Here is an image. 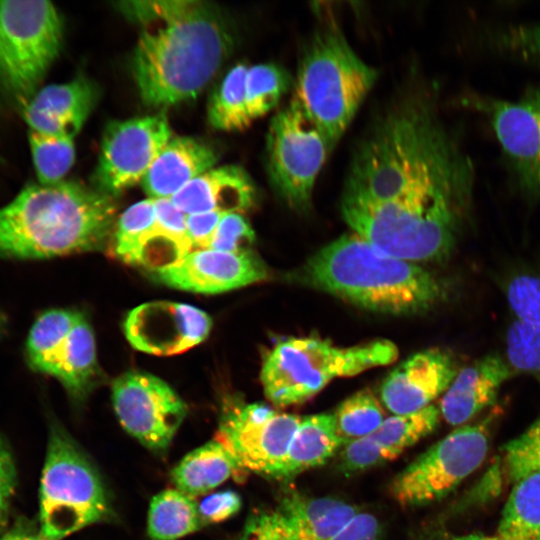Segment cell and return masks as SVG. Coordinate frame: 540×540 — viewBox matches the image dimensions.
Segmentation results:
<instances>
[{"instance_id":"cell-1","label":"cell","mask_w":540,"mask_h":540,"mask_svg":"<svg viewBox=\"0 0 540 540\" xmlns=\"http://www.w3.org/2000/svg\"><path fill=\"white\" fill-rule=\"evenodd\" d=\"M436 96L412 78L374 114L352 151L341 197L460 228L475 170Z\"/></svg>"},{"instance_id":"cell-2","label":"cell","mask_w":540,"mask_h":540,"mask_svg":"<svg viewBox=\"0 0 540 540\" xmlns=\"http://www.w3.org/2000/svg\"><path fill=\"white\" fill-rule=\"evenodd\" d=\"M117 7L138 27L132 73L148 106L166 107L195 98L232 49L229 25L211 3L132 0Z\"/></svg>"},{"instance_id":"cell-3","label":"cell","mask_w":540,"mask_h":540,"mask_svg":"<svg viewBox=\"0 0 540 540\" xmlns=\"http://www.w3.org/2000/svg\"><path fill=\"white\" fill-rule=\"evenodd\" d=\"M112 198L65 180L25 186L0 208V258L41 260L101 248L115 221Z\"/></svg>"},{"instance_id":"cell-4","label":"cell","mask_w":540,"mask_h":540,"mask_svg":"<svg viewBox=\"0 0 540 540\" xmlns=\"http://www.w3.org/2000/svg\"><path fill=\"white\" fill-rule=\"evenodd\" d=\"M296 280L362 308L393 315L426 312L447 295L433 274L378 251L354 232L317 251L296 273Z\"/></svg>"},{"instance_id":"cell-5","label":"cell","mask_w":540,"mask_h":540,"mask_svg":"<svg viewBox=\"0 0 540 540\" xmlns=\"http://www.w3.org/2000/svg\"><path fill=\"white\" fill-rule=\"evenodd\" d=\"M377 77V70L357 55L340 28L325 24L317 29L301 53L292 99L335 147Z\"/></svg>"},{"instance_id":"cell-6","label":"cell","mask_w":540,"mask_h":540,"mask_svg":"<svg viewBox=\"0 0 540 540\" xmlns=\"http://www.w3.org/2000/svg\"><path fill=\"white\" fill-rule=\"evenodd\" d=\"M397 356V346L385 339L336 347L314 337L288 338L269 352L260 380L268 400L286 407L310 399L337 377L390 364Z\"/></svg>"},{"instance_id":"cell-7","label":"cell","mask_w":540,"mask_h":540,"mask_svg":"<svg viewBox=\"0 0 540 540\" xmlns=\"http://www.w3.org/2000/svg\"><path fill=\"white\" fill-rule=\"evenodd\" d=\"M110 513L98 471L70 435L52 425L39 489L41 534L62 540Z\"/></svg>"},{"instance_id":"cell-8","label":"cell","mask_w":540,"mask_h":540,"mask_svg":"<svg viewBox=\"0 0 540 540\" xmlns=\"http://www.w3.org/2000/svg\"><path fill=\"white\" fill-rule=\"evenodd\" d=\"M63 23L46 0L0 1V85L23 106L57 58Z\"/></svg>"},{"instance_id":"cell-9","label":"cell","mask_w":540,"mask_h":540,"mask_svg":"<svg viewBox=\"0 0 540 540\" xmlns=\"http://www.w3.org/2000/svg\"><path fill=\"white\" fill-rule=\"evenodd\" d=\"M266 139L272 187L291 209L307 211L316 179L334 146L292 98L272 117Z\"/></svg>"},{"instance_id":"cell-10","label":"cell","mask_w":540,"mask_h":540,"mask_svg":"<svg viewBox=\"0 0 540 540\" xmlns=\"http://www.w3.org/2000/svg\"><path fill=\"white\" fill-rule=\"evenodd\" d=\"M487 451L485 423L461 426L403 469L392 481L391 495L404 507L440 500L481 465Z\"/></svg>"},{"instance_id":"cell-11","label":"cell","mask_w":540,"mask_h":540,"mask_svg":"<svg viewBox=\"0 0 540 540\" xmlns=\"http://www.w3.org/2000/svg\"><path fill=\"white\" fill-rule=\"evenodd\" d=\"M171 138L163 114L110 122L103 133L93 174L95 189L114 197L141 183Z\"/></svg>"},{"instance_id":"cell-12","label":"cell","mask_w":540,"mask_h":540,"mask_svg":"<svg viewBox=\"0 0 540 540\" xmlns=\"http://www.w3.org/2000/svg\"><path fill=\"white\" fill-rule=\"evenodd\" d=\"M112 402L123 428L154 451L168 448L187 414L186 404L165 381L140 371L114 380Z\"/></svg>"},{"instance_id":"cell-13","label":"cell","mask_w":540,"mask_h":540,"mask_svg":"<svg viewBox=\"0 0 540 540\" xmlns=\"http://www.w3.org/2000/svg\"><path fill=\"white\" fill-rule=\"evenodd\" d=\"M300 420L261 403L235 404L223 414L216 439L244 470L272 477Z\"/></svg>"},{"instance_id":"cell-14","label":"cell","mask_w":540,"mask_h":540,"mask_svg":"<svg viewBox=\"0 0 540 540\" xmlns=\"http://www.w3.org/2000/svg\"><path fill=\"white\" fill-rule=\"evenodd\" d=\"M474 104L490 121L522 192L540 197V89L517 101L488 98Z\"/></svg>"},{"instance_id":"cell-15","label":"cell","mask_w":540,"mask_h":540,"mask_svg":"<svg viewBox=\"0 0 540 540\" xmlns=\"http://www.w3.org/2000/svg\"><path fill=\"white\" fill-rule=\"evenodd\" d=\"M212 326L203 310L185 303L153 301L132 309L124 332L137 350L169 356L182 353L204 341Z\"/></svg>"},{"instance_id":"cell-16","label":"cell","mask_w":540,"mask_h":540,"mask_svg":"<svg viewBox=\"0 0 540 540\" xmlns=\"http://www.w3.org/2000/svg\"><path fill=\"white\" fill-rule=\"evenodd\" d=\"M167 286L202 294H217L262 281L268 271L251 250L230 253L192 250L173 264L155 271Z\"/></svg>"},{"instance_id":"cell-17","label":"cell","mask_w":540,"mask_h":540,"mask_svg":"<svg viewBox=\"0 0 540 540\" xmlns=\"http://www.w3.org/2000/svg\"><path fill=\"white\" fill-rule=\"evenodd\" d=\"M456 375L449 353L439 348L418 352L385 378L380 389L382 402L394 415L420 411L445 392Z\"/></svg>"},{"instance_id":"cell-18","label":"cell","mask_w":540,"mask_h":540,"mask_svg":"<svg viewBox=\"0 0 540 540\" xmlns=\"http://www.w3.org/2000/svg\"><path fill=\"white\" fill-rule=\"evenodd\" d=\"M98 89L84 77L38 89L23 106L30 131L74 138L92 112Z\"/></svg>"},{"instance_id":"cell-19","label":"cell","mask_w":540,"mask_h":540,"mask_svg":"<svg viewBox=\"0 0 540 540\" xmlns=\"http://www.w3.org/2000/svg\"><path fill=\"white\" fill-rule=\"evenodd\" d=\"M512 368L498 354H488L457 373L440 402V413L451 425L469 421L492 405Z\"/></svg>"},{"instance_id":"cell-20","label":"cell","mask_w":540,"mask_h":540,"mask_svg":"<svg viewBox=\"0 0 540 540\" xmlns=\"http://www.w3.org/2000/svg\"><path fill=\"white\" fill-rule=\"evenodd\" d=\"M255 195V186L245 170L226 165L204 172L170 200L186 215L242 213L253 205Z\"/></svg>"},{"instance_id":"cell-21","label":"cell","mask_w":540,"mask_h":540,"mask_svg":"<svg viewBox=\"0 0 540 540\" xmlns=\"http://www.w3.org/2000/svg\"><path fill=\"white\" fill-rule=\"evenodd\" d=\"M216 162V151L204 142L172 137L142 180L143 190L151 199H171Z\"/></svg>"},{"instance_id":"cell-22","label":"cell","mask_w":540,"mask_h":540,"mask_svg":"<svg viewBox=\"0 0 540 540\" xmlns=\"http://www.w3.org/2000/svg\"><path fill=\"white\" fill-rule=\"evenodd\" d=\"M278 511L296 540H330L358 514L357 507L340 499L298 492L284 495Z\"/></svg>"},{"instance_id":"cell-23","label":"cell","mask_w":540,"mask_h":540,"mask_svg":"<svg viewBox=\"0 0 540 540\" xmlns=\"http://www.w3.org/2000/svg\"><path fill=\"white\" fill-rule=\"evenodd\" d=\"M341 445L344 442L336 431L333 413L303 417L271 478L288 481L308 469L323 465Z\"/></svg>"},{"instance_id":"cell-24","label":"cell","mask_w":540,"mask_h":540,"mask_svg":"<svg viewBox=\"0 0 540 540\" xmlns=\"http://www.w3.org/2000/svg\"><path fill=\"white\" fill-rule=\"evenodd\" d=\"M244 470L229 449L214 439L188 453L172 470L177 490L195 497L206 494Z\"/></svg>"},{"instance_id":"cell-25","label":"cell","mask_w":540,"mask_h":540,"mask_svg":"<svg viewBox=\"0 0 540 540\" xmlns=\"http://www.w3.org/2000/svg\"><path fill=\"white\" fill-rule=\"evenodd\" d=\"M98 373L94 334L82 316L60 349L52 377L60 381L72 398L82 400L91 391Z\"/></svg>"},{"instance_id":"cell-26","label":"cell","mask_w":540,"mask_h":540,"mask_svg":"<svg viewBox=\"0 0 540 540\" xmlns=\"http://www.w3.org/2000/svg\"><path fill=\"white\" fill-rule=\"evenodd\" d=\"M496 536L500 540H540V471L514 483Z\"/></svg>"},{"instance_id":"cell-27","label":"cell","mask_w":540,"mask_h":540,"mask_svg":"<svg viewBox=\"0 0 540 540\" xmlns=\"http://www.w3.org/2000/svg\"><path fill=\"white\" fill-rule=\"evenodd\" d=\"M82 316L68 309H51L34 321L26 342V359L31 369L52 376L60 349Z\"/></svg>"},{"instance_id":"cell-28","label":"cell","mask_w":540,"mask_h":540,"mask_svg":"<svg viewBox=\"0 0 540 540\" xmlns=\"http://www.w3.org/2000/svg\"><path fill=\"white\" fill-rule=\"evenodd\" d=\"M202 527L198 504L177 489L155 495L148 511V535L151 540H176Z\"/></svg>"},{"instance_id":"cell-29","label":"cell","mask_w":540,"mask_h":540,"mask_svg":"<svg viewBox=\"0 0 540 540\" xmlns=\"http://www.w3.org/2000/svg\"><path fill=\"white\" fill-rule=\"evenodd\" d=\"M249 66L232 67L214 91L208 105V121L222 131H238L250 126L246 97V75Z\"/></svg>"},{"instance_id":"cell-30","label":"cell","mask_w":540,"mask_h":540,"mask_svg":"<svg viewBox=\"0 0 540 540\" xmlns=\"http://www.w3.org/2000/svg\"><path fill=\"white\" fill-rule=\"evenodd\" d=\"M154 200L146 198L127 208L119 217L113 241L117 258L131 265H141L144 251L155 232Z\"/></svg>"},{"instance_id":"cell-31","label":"cell","mask_w":540,"mask_h":540,"mask_svg":"<svg viewBox=\"0 0 540 540\" xmlns=\"http://www.w3.org/2000/svg\"><path fill=\"white\" fill-rule=\"evenodd\" d=\"M440 409L434 404L405 415L385 418L371 437L388 455L397 458L406 448L431 433L439 423Z\"/></svg>"},{"instance_id":"cell-32","label":"cell","mask_w":540,"mask_h":540,"mask_svg":"<svg viewBox=\"0 0 540 540\" xmlns=\"http://www.w3.org/2000/svg\"><path fill=\"white\" fill-rule=\"evenodd\" d=\"M28 140L35 172L40 184H56L75 161L74 138L30 131Z\"/></svg>"},{"instance_id":"cell-33","label":"cell","mask_w":540,"mask_h":540,"mask_svg":"<svg viewBox=\"0 0 540 540\" xmlns=\"http://www.w3.org/2000/svg\"><path fill=\"white\" fill-rule=\"evenodd\" d=\"M292 85L290 74L279 65L250 66L246 75V97L252 121L273 110Z\"/></svg>"},{"instance_id":"cell-34","label":"cell","mask_w":540,"mask_h":540,"mask_svg":"<svg viewBox=\"0 0 540 540\" xmlns=\"http://www.w3.org/2000/svg\"><path fill=\"white\" fill-rule=\"evenodd\" d=\"M333 414L336 431L344 444L373 433L385 419L381 404L368 390L348 397Z\"/></svg>"},{"instance_id":"cell-35","label":"cell","mask_w":540,"mask_h":540,"mask_svg":"<svg viewBox=\"0 0 540 540\" xmlns=\"http://www.w3.org/2000/svg\"><path fill=\"white\" fill-rule=\"evenodd\" d=\"M506 353L512 370L540 379V325L515 319L506 335Z\"/></svg>"},{"instance_id":"cell-36","label":"cell","mask_w":540,"mask_h":540,"mask_svg":"<svg viewBox=\"0 0 540 540\" xmlns=\"http://www.w3.org/2000/svg\"><path fill=\"white\" fill-rule=\"evenodd\" d=\"M502 450L504 469L511 482L540 471V417Z\"/></svg>"},{"instance_id":"cell-37","label":"cell","mask_w":540,"mask_h":540,"mask_svg":"<svg viewBox=\"0 0 540 540\" xmlns=\"http://www.w3.org/2000/svg\"><path fill=\"white\" fill-rule=\"evenodd\" d=\"M506 295L516 319L540 325V268L512 278Z\"/></svg>"},{"instance_id":"cell-38","label":"cell","mask_w":540,"mask_h":540,"mask_svg":"<svg viewBox=\"0 0 540 540\" xmlns=\"http://www.w3.org/2000/svg\"><path fill=\"white\" fill-rule=\"evenodd\" d=\"M254 231L241 213H227L220 220L208 249L240 253L249 251Z\"/></svg>"},{"instance_id":"cell-39","label":"cell","mask_w":540,"mask_h":540,"mask_svg":"<svg viewBox=\"0 0 540 540\" xmlns=\"http://www.w3.org/2000/svg\"><path fill=\"white\" fill-rule=\"evenodd\" d=\"M234 540H296L283 515L278 511L252 513Z\"/></svg>"},{"instance_id":"cell-40","label":"cell","mask_w":540,"mask_h":540,"mask_svg":"<svg viewBox=\"0 0 540 540\" xmlns=\"http://www.w3.org/2000/svg\"><path fill=\"white\" fill-rule=\"evenodd\" d=\"M391 461L376 441L367 435L344 444L341 469L346 473L359 472Z\"/></svg>"},{"instance_id":"cell-41","label":"cell","mask_w":540,"mask_h":540,"mask_svg":"<svg viewBox=\"0 0 540 540\" xmlns=\"http://www.w3.org/2000/svg\"><path fill=\"white\" fill-rule=\"evenodd\" d=\"M17 485V470L11 450L0 435V532L8 524L11 501Z\"/></svg>"},{"instance_id":"cell-42","label":"cell","mask_w":540,"mask_h":540,"mask_svg":"<svg viewBox=\"0 0 540 540\" xmlns=\"http://www.w3.org/2000/svg\"><path fill=\"white\" fill-rule=\"evenodd\" d=\"M241 508L240 496L231 490L213 493L198 505L202 526L227 520Z\"/></svg>"},{"instance_id":"cell-43","label":"cell","mask_w":540,"mask_h":540,"mask_svg":"<svg viewBox=\"0 0 540 540\" xmlns=\"http://www.w3.org/2000/svg\"><path fill=\"white\" fill-rule=\"evenodd\" d=\"M227 213L203 212L186 215L188 236L193 248L208 249L217 226Z\"/></svg>"},{"instance_id":"cell-44","label":"cell","mask_w":540,"mask_h":540,"mask_svg":"<svg viewBox=\"0 0 540 540\" xmlns=\"http://www.w3.org/2000/svg\"><path fill=\"white\" fill-rule=\"evenodd\" d=\"M503 41L509 48L540 62V25L513 28Z\"/></svg>"},{"instance_id":"cell-45","label":"cell","mask_w":540,"mask_h":540,"mask_svg":"<svg viewBox=\"0 0 540 540\" xmlns=\"http://www.w3.org/2000/svg\"><path fill=\"white\" fill-rule=\"evenodd\" d=\"M380 524L378 519L370 513L358 514L330 540H379Z\"/></svg>"},{"instance_id":"cell-46","label":"cell","mask_w":540,"mask_h":540,"mask_svg":"<svg viewBox=\"0 0 540 540\" xmlns=\"http://www.w3.org/2000/svg\"><path fill=\"white\" fill-rule=\"evenodd\" d=\"M0 540H47L40 529H35L27 523L18 522L13 528L5 531Z\"/></svg>"},{"instance_id":"cell-47","label":"cell","mask_w":540,"mask_h":540,"mask_svg":"<svg viewBox=\"0 0 540 540\" xmlns=\"http://www.w3.org/2000/svg\"><path fill=\"white\" fill-rule=\"evenodd\" d=\"M446 540H500L496 535L489 536L483 534H468L463 536L452 537Z\"/></svg>"},{"instance_id":"cell-48","label":"cell","mask_w":540,"mask_h":540,"mask_svg":"<svg viewBox=\"0 0 540 540\" xmlns=\"http://www.w3.org/2000/svg\"><path fill=\"white\" fill-rule=\"evenodd\" d=\"M7 326V319L5 315L0 311V338L3 336Z\"/></svg>"}]
</instances>
